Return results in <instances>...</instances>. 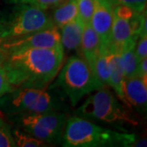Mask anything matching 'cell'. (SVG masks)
<instances>
[{
	"instance_id": "5bb4252c",
	"label": "cell",
	"mask_w": 147,
	"mask_h": 147,
	"mask_svg": "<svg viewBox=\"0 0 147 147\" xmlns=\"http://www.w3.org/2000/svg\"><path fill=\"white\" fill-rule=\"evenodd\" d=\"M125 75L121 65L119 53L110 50V79L109 87L112 88L120 100L123 95V86Z\"/></svg>"
},
{
	"instance_id": "ba28073f",
	"label": "cell",
	"mask_w": 147,
	"mask_h": 147,
	"mask_svg": "<svg viewBox=\"0 0 147 147\" xmlns=\"http://www.w3.org/2000/svg\"><path fill=\"white\" fill-rule=\"evenodd\" d=\"M54 26L47 11L29 3H21L8 24L3 26L1 38H15Z\"/></svg>"
},
{
	"instance_id": "d6986e66",
	"label": "cell",
	"mask_w": 147,
	"mask_h": 147,
	"mask_svg": "<svg viewBox=\"0 0 147 147\" xmlns=\"http://www.w3.org/2000/svg\"><path fill=\"white\" fill-rule=\"evenodd\" d=\"M0 147H16L11 133V126L0 114Z\"/></svg>"
},
{
	"instance_id": "603a6c76",
	"label": "cell",
	"mask_w": 147,
	"mask_h": 147,
	"mask_svg": "<svg viewBox=\"0 0 147 147\" xmlns=\"http://www.w3.org/2000/svg\"><path fill=\"white\" fill-rule=\"evenodd\" d=\"M119 4L125 5L136 12H142L146 10L147 0H117Z\"/></svg>"
},
{
	"instance_id": "ac0fdd59",
	"label": "cell",
	"mask_w": 147,
	"mask_h": 147,
	"mask_svg": "<svg viewBox=\"0 0 147 147\" xmlns=\"http://www.w3.org/2000/svg\"><path fill=\"white\" fill-rule=\"evenodd\" d=\"M11 133L16 143V147H47L51 146L46 142H42L36 137H33L30 133L20 128L11 127Z\"/></svg>"
},
{
	"instance_id": "4fadbf2b",
	"label": "cell",
	"mask_w": 147,
	"mask_h": 147,
	"mask_svg": "<svg viewBox=\"0 0 147 147\" xmlns=\"http://www.w3.org/2000/svg\"><path fill=\"white\" fill-rule=\"evenodd\" d=\"M100 38L91 26V23H85L79 51L81 56L91 67L93 65L96 58L100 53Z\"/></svg>"
},
{
	"instance_id": "5b68a950",
	"label": "cell",
	"mask_w": 147,
	"mask_h": 147,
	"mask_svg": "<svg viewBox=\"0 0 147 147\" xmlns=\"http://www.w3.org/2000/svg\"><path fill=\"white\" fill-rule=\"evenodd\" d=\"M55 79L51 84L63 92L73 107L86 96L105 87L96 77L89 64L78 54L72 55L64 61Z\"/></svg>"
},
{
	"instance_id": "7c38bea8",
	"label": "cell",
	"mask_w": 147,
	"mask_h": 147,
	"mask_svg": "<svg viewBox=\"0 0 147 147\" xmlns=\"http://www.w3.org/2000/svg\"><path fill=\"white\" fill-rule=\"evenodd\" d=\"M84 23L81 17L78 16L74 21L65 25L60 29L61 43L64 53L78 51L80 49Z\"/></svg>"
},
{
	"instance_id": "d4e9b609",
	"label": "cell",
	"mask_w": 147,
	"mask_h": 147,
	"mask_svg": "<svg viewBox=\"0 0 147 147\" xmlns=\"http://www.w3.org/2000/svg\"><path fill=\"white\" fill-rule=\"evenodd\" d=\"M136 76L143 79H147V58H145L138 62Z\"/></svg>"
},
{
	"instance_id": "7402d4cb",
	"label": "cell",
	"mask_w": 147,
	"mask_h": 147,
	"mask_svg": "<svg viewBox=\"0 0 147 147\" xmlns=\"http://www.w3.org/2000/svg\"><path fill=\"white\" fill-rule=\"evenodd\" d=\"M135 54L138 62L147 58V35H142L137 38L135 44Z\"/></svg>"
},
{
	"instance_id": "2e32d148",
	"label": "cell",
	"mask_w": 147,
	"mask_h": 147,
	"mask_svg": "<svg viewBox=\"0 0 147 147\" xmlns=\"http://www.w3.org/2000/svg\"><path fill=\"white\" fill-rule=\"evenodd\" d=\"M92 69L96 77L105 87H109L110 79V50L100 47V53L95 60Z\"/></svg>"
},
{
	"instance_id": "6da1fadb",
	"label": "cell",
	"mask_w": 147,
	"mask_h": 147,
	"mask_svg": "<svg viewBox=\"0 0 147 147\" xmlns=\"http://www.w3.org/2000/svg\"><path fill=\"white\" fill-rule=\"evenodd\" d=\"M0 61L13 88L45 89L65 61L63 48H24L3 52Z\"/></svg>"
},
{
	"instance_id": "83f0119b",
	"label": "cell",
	"mask_w": 147,
	"mask_h": 147,
	"mask_svg": "<svg viewBox=\"0 0 147 147\" xmlns=\"http://www.w3.org/2000/svg\"><path fill=\"white\" fill-rule=\"evenodd\" d=\"M11 1H13V2H15V3H22V1H23V0H11Z\"/></svg>"
},
{
	"instance_id": "52a82bcc",
	"label": "cell",
	"mask_w": 147,
	"mask_h": 147,
	"mask_svg": "<svg viewBox=\"0 0 147 147\" xmlns=\"http://www.w3.org/2000/svg\"><path fill=\"white\" fill-rule=\"evenodd\" d=\"M146 11L136 12L130 7L117 4L113 11L109 50L119 52L131 42H137L138 37L147 32Z\"/></svg>"
},
{
	"instance_id": "7a4b0ae2",
	"label": "cell",
	"mask_w": 147,
	"mask_h": 147,
	"mask_svg": "<svg viewBox=\"0 0 147 147\" xmlns=\"http://www.w3.org/2000/svg\"><path fill=\"white\" fill-rule=\"evenodd\" d=\"M61 145L65 147L146 146V138L74 115L67 119Z\"/></svg>"
},
{
	"instance_id": "277c9868",
	"label": "cell",
	"mask_w": 147,
	"mask_h": 147,
	"mask_svg": "<svg viewBox=\"0 0 147 147\" xmlns=\"http://www.w3.org/2000/svg\"><path fill=\"white\" fill-rule=\"evenodd\" d=\"M74 115L111 126L117 131L129 132L139 121L115 96L107 87L92 92L74 112Z\"/></svg>"
},
{
	"instance_id": "cb8c5ba5",
	"label": "cell",
	"mask_w": 147,
	"mask_h": 147,
	"mask_svg": "<svg viewBox=\"0 0 147 147\" xmlns=\"http://www.w3.org/2000/svg\"><path fill=\"white\" fill-rule=\"evenodd\" d=\"M11 89H13V88L8 81L5 69L0 61V97Z\"/></svg>"
},
{
	"instance_id": "9c48e42d",
	"label": "cell",
	"mask_w": 147,
	"mask_h": 147,
	"mask_svg": "<svg viewBox=\"0 0 147 147\" xmlns=\"http://www.w3.org/2000/svg\"><path fill=\"white\" fill-rule=\"evenodd\" d=\"M61 47V32L60 29L55 26L24 36L3 39L2 43L3 52L24 48H57Z\"/></svg>"
},
{
	"instance_id": "8fae6325",
	"label": "cell",
	"mask_w": 147,
	"mask_h": 147,
	"mask_svg": "<svg viewBox=\"0 0 147 147\" xmlns=\"http://www.w3.org/2000/svg\"><path fill=\"white\" fill-rule=\"evenodd\" d=\"M120 100L130 110L142 117L147 113V79L137 76L126 78Z\"/></svg>"
},
{
	"instance_id": "9a60e30c",
	"label": "cell",
	"mask_w": 147,
	"mask_h": 147,
	"mask_svg": "<svg viewBox=\"0 0 147 147\" xmlns=\"http://www.w3.org/2000/svg\"><path fill=\"white\" fill-rule=\"evenodd\" d=\"M51 15L53 25L61 29L79 16L75 0H65L61 4L53 8Z\"/></svg>"
},
{
	"instance_id": "e0dca14e",
	"label": "cell",
	"mask_w": 147,
	"mask_h": 147,
	"mask_svg": "<svg viewBox=\"0 0 147 147\" xmlns=\"http://www.w3.org/2000/svg\"><path fill=\"white\" fill-rule=\"evenodd\" d=\"M135 41L131 42L119 52L125 79L136 76L138 61L135 54Z\"/></svg>"
},
{
	"instance_id": "ffe728a7",
	"label": "cell",
	"mask_w": 147,
	"mask_h": 147,
	"mask_svg": "<svg viewBox=\"0 0 147 147\" xmlns=\"http://www.w3.org/2000/svg\"><path fill=\"white\" fill-rule=\"evenodd\" d=\"M79 16L84 23H90L94 10V0H75Z\"/></svg>"
},
{
	"instance_id": "4316f807",
	"label": "cell",
	"mask_w": 147,
	"mask_h": 147,
	"mask_svg": "<svg viewBox=\"0 0 147 147\" xmlns=\"http://www.w3.org/2000/svg\"><path fill=\"white\" fill-rule=\"evenodd\" d=\"M3 26L0 24V38H1L2 34H3Z\"/></svg>"
},
{
	"instance_id": "3957f363",
	"label": "cell",
	"mask_w": 147,
	"mask_h": 147,
	"mask_svg": "<svg viewBox=\"0 0 147 147\" xmlns=\"http://www.w3.org/2000/svg\"><path fill=\"white\" fill-rule=\"evenodd\" d=\"M68 110L66 96L52 84L45 89L15 88L0 97V112L6 116Z\"/></svg>"
},
{
	"instance_id": "30bf717a",
	"label": "cell",
	"mask_w": 147,
	"mask_h": 147,
	"mask_svg": "<svg viewBox=\"0 0 147 147\" xmlns=\"http://www.w3.org/2000/svg\"><path fill=\"white\" fill-rule=\"evenodd\" d=\"M117 4V0H94V10L90 23L100 38V47L107 49L110 45L113 11Z\"/></svg>"
},
{
	"instance_id": "8992f818",
	"label": "cell",
	"mask_w": 147,
	"mask_h": 147,
	"mask_svg": "<svg viewBox=\"0 0 147 147\" xmlns=\"http://www.w3.org/2000/svg\"><path fill=\"white\" fill-rule=\"evenodd\" d=\"M13 126L30 133L50 146L61 143L69 116L67 112L47 111L7 116Z\"/></svg>"
},
{
	"instance_id": "44dd1931",
	"label": "cell",
	"mask_w": 147,
	"mask_h": 147,
	"mask_svg": "<svg viewBox=\"0 0 147 147\" xmlns=\"http://www.w3.org/2000/svg\"><path fill=\"white\" fill-rule=\"evenodd\" d=\"M65 0H23L21 3H29L41 8L42 10L48 11L57 7Z\"/></svg>"
},
{
	"instance_id": "484cf974",
	"label": "cell",
	"mask_w": 147,
	"mask_h": 147,
	"mask_svg": "<svg viewBox=\"0 0 147 147\" xmlns=\"http://www.w3.org/2000/svg\"><path fill=\"white\" fill-rule=\"evenodd\" d=\"M3 38H0V57H1L2 54H3V47H2V43H3Z\"/></svg>"
}]
</instances>
